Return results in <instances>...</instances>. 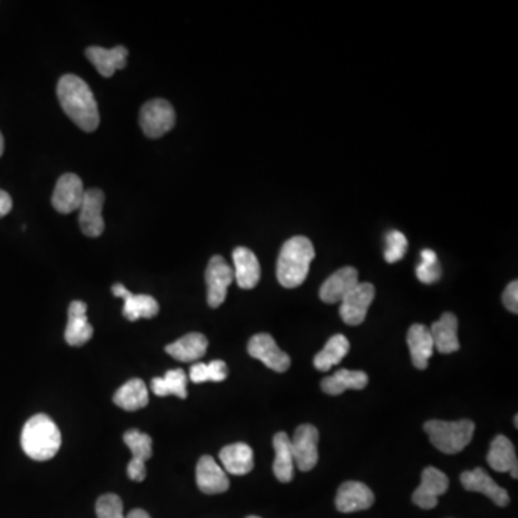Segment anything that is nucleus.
<instances>
[{
	"label": "nucleus",
	"instance_id": "nucleus-1",
	"mask_svg": "<svg viewBox=\"0 0 518 518\" xmlns=\"http://www.w3.org/2000/svg\"><path fill=\"white\" fill-rule=\"evenodd\" d=\"M58 101L71 120L84 132L91 133L100 125L98 104L93 91L80 76L66 74L56 86Z\"/></svg>",
	"mask_w": 518,
	"mask_h": 518
},
{
	"label": "nucleus",
	"instance_id": "nucleus-2",
	"mask_svg": "<svg viewBox=\"0 0 518 518\" xmlns=\"http://www.w3.org/2000/svg\"><path fill=\"white\" fill-rule=\"evenodd\" d=\"M314 245L305 236H294L281 248L276 263V278L285 288H297L308 276L311 263L314 259Z\"/></svg>",
	"mask_w": 518,
	"mask_h": 518
},
{
	"label": "nucleus",
	"instance_id": "nucleus-3",
	"mask_svg": "<svg viewBox=\"0 0 518 518\" xmlns=\"http://www.w3.org/2000/svg\"><path fill=\"white\" fill-rule=\"evenodd\" d=\"M24 453L35 461H48L58 453L63 443L61 431L48 414H35L22 429Z\"/></svg>",
	"mask_w": 518,
	"mask_h": 518
},
{
	"label": "nucleus",
	"instance_id": "nucleus-4",
	"mask_svg": "<svg viewBox=\"0 0 518 518\" xmlns=\"http://www.w3.org/2000/svg\"><path fill=\"white\" fill-rule=\"evenodd\" d=\"M432 445L441 453L455 455L470 445L475 432V423L470 419L463 421H428L423 426Z\"/></svg>",
	"mask_w": 518,
	"mask_h": 518
},
{
	"label": "nucleus",
	"instance_id": "nucleus-5",
	"mask_svg": "<svg viewBox=\"0 0 518 518\" xmlns=\"http://www.w3.org/2000/svg\"><path fill=\"white\" fill-rule=\"evenodd\" d=\"M176 125V113L166 100H152L140 111V125L147 137L159 138Z\"/></svg>",
	"mask_w": 518,
	"mask_h": 518
},
{
	"label": "nucleus",
	"instance_id": "nucleus-6",
	"mask_svg": "<svg viewBox=\"0 0 518 518\" xmlns=\"http://www.w3.org/2000/svg\"><path fill=\"white\" fill-rule=\"evenodd\" d=\"M207 304L212 308H218L224 304L228 294L229 285L234 283V270L224 261V256H212L207 264L206 274Z\"/></svg>",
	"mask_w": 518,
	"mask_h": 518
},
{
	"label": "nucleus",
	"instance_id": "nucleus-7",
	"mask_svg": "<svg viewBox=\"0 0 518 518\" xmlns=\"http://www.w3.org/2000/svg\"><path fill=\"white\" fill-rule=\"evenodd\" d=\"M376 290L374 284L359 283L340 303V317L349 325H359L366 320L367 311L374 303Z\"/></svg>",
	"mask_w": 518,
	"mask_h": 518
},
{
	"label": "nucleus",
	"instance_id": "nucleus-8",
	"mask_svg": "<svg viewBox=\"0 0 518 518\" xmlns=\"http://www.w3.org/2000/svg\"><path fill=\"white\" fill-rule=\"evenodd\" d=\"M318 431L315 426L305 423L298 426L291 439L294 463L303 473L313 470L318 463Z\"/></svg>",
	"mask_w": 518,
	"mask_h": 518
},
{
	"label": "nucleus",
	"instance_id": "nucleus-9",
	"mask_svg": "<svg viewBox=\"0 0 518 518\" xmlns=\"http://www.w3.org/2000/svg\"><path fill=\"white\" fill-rule=\"evenodd\" d=\"M249 356L263 362L268 369L276 374L287 372L291 366V359L287 353L278 347L273 335L261 333L254 335L248 343Z\"/></svg>",
	"mask_w": 518,
	"mask_h": 518
},
{
	"label": "nucleus",
	"instance_id": "nucleus-10",
	"mask_svg": "<svg viewBox=\"0 0 518 518\" xmlns=\"http://www.w3.org/2000/svg\"><path fill=\"white\" fill-rule=\"evenodd\" d=\"M84 196H85V190H84L83 180L74 173H66L56 182L55 190L52 194V206L59 214H73V212L80 211Z\"/></svg>",
	"mask_w": 518,
	"mask_h": 518
},
{
	"label": "nucleus",
	"instance_id": "nucleus-11",
	"mask_svg": "<svg viewBox=\"0 0 518 518\" xmlns=\"http://www.w3.org/2000/svg\"><path fill=\"white\" fill-rule=\"evenodd\" d=\"M125 445L130 448L133 453V460L128 463L127 473L130 480L142 483L145 478V463L153 455V441L147 433L130 429L125 433Z\"/></svg>",
	"mask_w": 518,
	"mask_h": 518
},
{
	"label": "nucleus",
	"instance_id": "nucleus-12",
	"mask_svg": "<svg viewBox=\"0 0 518 518\" xmlns=\"http://www.w3.org/2000/svg\"><path fill=\"white\" fill-rule=\"evenodd\" d=\"M449 488V480L443 471L428 466L422 473L421 485L416 488L412 501L423 510H432L438 505V498L445 494Z\"/></svg>",
	"mask_w": 518,
	"mask_h": 518
},
{
	"label": "nucleus",
	"instance_id": "nucleus-13",
	"mask_svg": "<svg viewBox=\"0 0 518 518\" xmlns=\"http://www.w3.org/2000/svg\"><path fill=\"white\" fill-rule=\"evenodd\" d=\"M105 202L103 190H85L83 204L80 207V228L84 235L98 238L105 228L103 219V206Z\"/></svg>",
	"mask_w": 518,
	"mask_h": 518
},
{
	"label": "nucleus",
	"instance_id": "nucleus-14",
	"mask_svg": "<svg viewBox=\"0 0 518 518\" xmlns=\"http://www.w3.org/2000/svg\"><path fill=\"white\" fill-rule=\"evenodd\" d=\"M374 504V491L366 483L347 481L340 485L335 497V507L340 513H356L369 510Z\"/></svg>",
	"mask_w": 518,
	"mask_h": 518
},
{
	"label": "nucleus",
	"instance_id": "nucleus-15",
	"mask_svg": "<svg viewBox=\"0 0 518 518\" xmlns=\"http://www.w3.org/2000/svg\"><path fill=\"white\" fill-rule=\"evenodd\" d=\"M115 297L125 300L123 315L130 322H137L140 318H153L159 314V303L145 294L130 293L123 284L117 283L111 288Z\"/></svg>",
	"mask_w": 518,
	"mask_h": 518
},
{
	"label": "nucleus",
	"instance_id": "nucleus-16",
	"mask_svg": "<svg viewBox=\"0 0 518 518\" xmlns=\"http://www.w3.org/2000/svg\"><path fill=\"white\" fill-rule=\"evenodd\" d=\"M357 284H359V273L356 268L344 266L324 281L320 288V298L325 304H337L342 303L343 298L350 291L357 287Z\"/></svg>",
	"mask_w": 518,
	"mask_h": 518
},
{
	"label": "nucleus",
	"instance_id": "nucleus-17",
	"mask_svg": "<svg viewBox=\"0 0 518 518\" xmlns=\"http://www.w3.org/2000/svg\"><path fill=\"white\" fill-rule=\"evenodd\" d=\"M461 483L466 491L480 493L494 501L498 507H505L510 503V495L504 488L500 487L483 468L466 471L461 475Z\"/></svg>",
	"mask_w": 518,
	"mask_h": 518
},
{
	"label": "nucleus",
	"instance_id": "nucleus-18",
	"mask_svg": "<svg viewBox=\"0 0 518 518\" xmlns=\"http://www.w3.org/2000/svg\"><path fill=\"white\" fill-rule=\"evenodd\" d=\"M196 483L204 494H222L228 491L229 478L212 456L204 455L197 463Z\"/></svg>",
	"mask_w": 518,
	"mask_h": 518
},
{
	"label": "nucleus",
	"instance_id": "nucleus-19",
	"mask_svg": "<svg viewBox=\"0 0 518 518\" xmlns=\"http://www.w3.org/2000/svg\"><path fill=\"white\" fill-rule=\"evenodd\" d=\"M94 335L93 325L86 317V304L83 301H73L68 308V323L65 328V342L73 347H80L90 342Z\"/></svg>",
	"mask_w": 518,
	"mask_h": 518
},
{
	"label": "nucleus",
	"instance_id": "nucleus-20",
	"mask_svg": "<svg viewBox=\"0 0 518 518\" xmlns=\"http://www.w3.org/2000/svg\"><path fill=\"white\" fill-rule=\"evenodd\" d=\"M234 259V276H235L236 284L242 290H253L258 285L261 280V265H259L258 258L251 249L245 246H239L232 254Z\"/></svg>",
	"mask_w": 518,
	"mask_h": 518
},
{
	"label": "nucleus",
	"instance_id": "nucleus-21",
	"mask_svg": "<svg viewBox=\"0 0 518 518\" xmlns=\"http://www.w3.org/2000/svg\"><path fill=\"white\" fill-rule=\"evenodd\" d=\"M433 347L443 354H451L460 350L458 340V318L453 313H443L438 322L429 328Z\"/></svg>",
	"mask_w": 518,
	"mask_h": 518
},
{
	"label": "nucleus",
	"instance_id": "nucleus-22",
	"mask_svg": "<svg viewBox=\"0 0 518 518\" xmlns=\"http://www.w3.org/2000/svg\"><path fill=\"white\" fill-rule=\"evenodd\" d=\"M85 55L98 73L105 78H110L115 75V71L127 65L128 51L125 46L118 45L113 49L90 46L86 49Z\"/></svg>",
	"mask_w": 518,
	"mask_h": 518
},
{
	"label": "nucleus",
	"instance_id": "nucleus-23",
	"mask_svg": "<svg viewBox=\"0 0 518 518\" xmlns=\"http://www.w3.org/2000/svg\"><path fill=\"white\" fill-rule=\"evenodd\" d=\"M487 463L497 473H510L513 478L518 477V461L512 441L504 435L495 436L491 443Z\"/></svg>",
	"mask_w": 518,
	"mask_h": 518
},
{
	"label": "nucleus",
	"instance_id": "nucleus-24",
	"mask_svg": "<svg viewBox=\"0 0 518 518\" xmlns=\"http://www.w3.org/2000/svg\"><path fill=\"white\" fill-rule=\"evenodd\" d=\"M408 345L413 366L425 370L435 349L429 328L423 324L412 325L408 332Z\"/></svg>",
	"mask_w": 518,
	"mask_h": 518
},
{
	"label": "nucleus",
	"instance_id": "nucleus-25",
	"mask_svg": "<svg viewBox=\"0 0 518 518\" xmlns=\"http://www.w3.org/2000/svg\"><path fill=\"white\" fill-rule=\"evenodd\" d=\"M222 465L232 475H246L254 470V451L246 443H232L219 453Z\"/></svg>",
	"mask_w": 518,
	"mask_h": 518
},
{
	"label": "nucleus",
	"instance_id": "nucleus-26",
	"mask_svg": "<svg viewBox=\"0 0 518 518\" xmlns=\"http://www.w3.org/2000/svg\"><path fill=\"white\" fill-rule=\"evenodd\" d=\"M369 384V377L360 370L342 369L333 376L323 379V391L332 396H339L345 391H362Z\"/></svg>",
	"mask_w": 518,
	"mask_h": 518
},
{
	"label": "nucleus",
	"instance_id": "nucleus-27",
	"mask_svg": "<svg viewBox=\"0 0 518 518\" xmlns=\"http://www.w3.org/2000/svg\"><path fill=\"white\" fill-rule=\"evenodd\" d=\"M207 339L201 333H189L182 339L166 345V352L173 359L179 362L190 363L202 359L206 354Z\"/></svg>",
	"mask_w": 518,
	"mask_h": 518
},
{
	"label": "nucleus",
	"instance_id": "nucleus-28",
	"mask_svg": "<svg viewBox=\"0 0 518 518\" xmlns=\"http://www.w3.org/2000/svg\"><path fill=\"white\" fill-rule=\"evenodd\" d=\"M274 449H275V461H274V473L280 483H290L294 478V456L291 449V438L285 432H278L274 436Z\"/></svg>",
	"mask_w": 518,
	"mask_h": 518
},
{
	"label": "nucleus",
	"instance_id": "nucleus-29",
	"mask_svg": "<svg viewBox=\"0 0 518 518\" xmlns=\"http://www.w3.org/2000/svg\"><path fill=\"white\" fill-rule=\"evenodd\" d=\"M115 403L125 411L134 412L149 404V391L142 379L128 380L115 392Z\"/></svg>",
	"mask_w": 518,
	"mask_h": 518
},
{
	"label": "nucleus",
	"instance_id": "nucleus-30",
	"mask_svg": "<svg viewBox=\"0 0 518 518\" xmlns=\"http://www.w3.org/2000/svg\"><path fill=\"white\" fill-rule=\"evenodd\" d=\"M350 350V343L343 334L333 335L325 343L324 349L318 352L314 357V367L320 372H328L335 364H339Z\"/></svg>",
	"mask_w": 518,
	"mask_h": 518
},
{
	"label": "nucleus",
	"instance_id": "nucleus-31",
	"mask_svg": "<svg viewBox=\"0 0 518 518\" xmlns=\"http://www.w3.org/2000/svg\"><path fill=\"white\" fill-rule=\"evenodd\" d=\"M152 389L155 396H177L180 399L187 397V376L184 370H169L163 377L152 380Z\"/></svg>",
	"mask_w": 518,
	"mask_h": 518
},
{
	"label": "nucleus",
	"instance_id": "nucleus-32",
	"mask_svg": "<svg viewBox=\"0 0 518 518\" xmlns=\"http://www.w3.org/2000/svg\"><path fill=\"white\" fill-rule=\"evenodd\" d=\"M190 380L194 384L204 382H224L228 377V367L222 360H214L211 363H196L190 367Z\"/></svg>",
	"mask_w": 518,
	"mask_h": 518
},
{
	"label": "nucleus",
	"instance_id": "nucleus-33",
	"mask_svg": "<svg viewBox=\"0 0 518 518\" xmlns=\"http://www.w3.org/2000/svg\"><path fill=\"white\" fill-rule=\"evenodd\" d=\"M422 263L416 268V276L423 284H433L441 278V265L438 263V256L432 249H423L421 254Z\"/></svg>",
	"mask_w": 518,
	"mask_h": 518
},
{
	"label": "nucleus",
	"instance_id": "nucleus-34",
	"mask_svg": "<svg viewBox=\"0 0 518 518\" xmlns=\"http://www.w3.org/2000/svg\"><path fill=\"white\" fill-rule=\"evenodd\" d=\"M387 248L384 251L386 263H399L408 251V239L399 231H391L386 235Z\"/></svg>",
	"mask_w": 518,
	"mask_h": 518
},
{
	"label": "nucleus",
	"instance_id": "nucleus-35",
	"mask_svg": "<svg viewBox=\"0 0 518 518\" xmlns=\"http://www.w3.org/2000/svg\"><path fill=\"white\" fill-rule=\"evenodd\" d=\"M95 510L98 518H125L123 501L115 494L101 495Z\"/></svg>",
	"mask_w": 518,
	"mask_h": 518
},
{
	"label": "nucleus",
	"instance_id": "nucleus-36",
	"mask_svg": "<svg viewBox=\"0 0 518 518\" xmlns=\"http://www.w3.org/2000/svg\"><path fill=\"white\" fill-rule=\"evenodd\" d=\"M503 303H504L505 307L508 311H512L514 314L518 313V283L517 281H513V283L508 284L507 288L503 294Z\"/></svg>",
	"mask_w": 518,
	"mask_h": 518
},
{
	"label": "nucleus",
	"instance_id": "nucleus-37",
	"mask_svg": "<svg viewBox=\"0 0 518 518\" xmlns=\"http://www.w3.org/2000/svg\"><path fill=\"white\" fill-rule=\"evenodd\" d=\"M12 206H14V202H12L11 194L5 190H0V218H4L9 214L12 211Z\"/></svg>",
	"mask_w": 518,
	"mask_h": 518
},
{
	"label": "nucleus",
	"instance_id": "nucleus-38",
	"mask_svg": "<svg viewBox=\"0 0 518 518\" xmlns=\"http://www.w3.org/2000/svg\"><path fill=\"white\" fill-rule=\"evenodd\" d=\"M125 518H152V517H150V515L147 514V513H145L144 510H140V508H137V510H133V512H130V514L125 515Z\"/></svg>",
	"mask_w": 518,
	"mask_h": 518
},
{
	"label": "nucleus",
	"instance_id": "nucleus-39",
	"mask_svg": "<svg viewBox=\"0 0 518 518\" xmlns=\"http://www.w3.org/2000/svg\"><path fill=\"white\" fill-rule=\"evenodd\" d=\"M4 150H5L4 135H2V133H0V155L4 154Z\"/></svg>",
	"mask_w": 518,
	"mask_h": 518
},
{
	"label": "nucleus",
	"instance_id": "nucleus-40",
	"mask_svg": "<svg viewBox=\"0 0 518 518\" xmlns=\"http://www.w3.org/2000/svg\"><path fill=\"white\" fill-rule=\"evenodd\" d=\"M514 426H515V428H518V416H517V414H515V416H514Z\"/></svg>",
	"mask_w": 518,
	"mask_h": 518
},
{
	"label": "nucleus",
	"instance_id": "nucleus-41",
	"mask_svg": "<svg viewBox=\"0 0 518 518\" xmlns=\"http://www.w3.org/2000/svg\"><path fill=\"white\" fill-rule=\"evenodd\" d=\"M248 518H261V517H256V515H251V517Z\"/></svg>",
	"mask_w": 518,
	"mask_h": 518
}]
</instances>
